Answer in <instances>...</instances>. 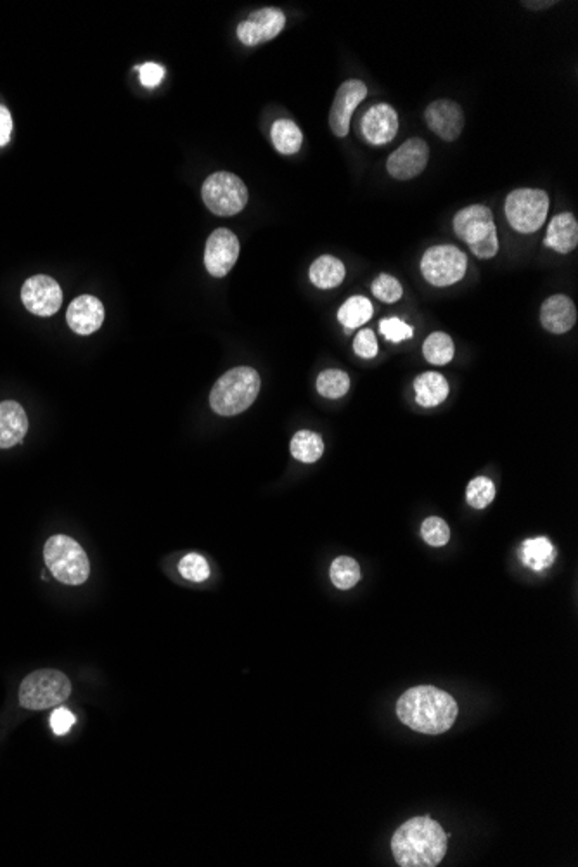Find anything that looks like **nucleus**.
<instances>
[{
    "label": "nucleus",
    "instance_id": "f3484780",
    "mask_svg": "<svg viewBox=\"0 0 578 867\" xmlns=\"http://www.w3.org/2000/svg\"><path fill=\"white\" fill-rule=\"evenodd\" d=\"M66 321L70 324L71 331L82 336L96 333L103 326L104 307L96 296H78L68 307Z\"/></svg>",
    "mask_w": 578,
    "mask_h": 867
},
{
    "label": "nucleus",
    "instance_id": "c756f323",
    "mask_svg": "<svg viewBox=\"0 0 578 867\" xmlns=\"http://www.w3.org/2000/svg\"><path fill=\"white\" fill-rule=\"evenodd\" d=\"M495 485L487 476H478L471 480L466 490V499L471 508L485 509L494 501Z\"/></svg>",
    "mask_w": 578,
    "mask_h": 867
},
{
    "label": "nucleus",
    "instance_id": "0eeeda50",
    "mask_svg": "<svg viewBox=\"0 0 578 867\" xmlns=\"http://www.w3.org/2000/svg\"><path fill=\"white\" fill-rule=\"evenodd\" d=\"M506 219L514 231L521 234H534L539 231L549 212V196L542 189H514L509 193L504 205Z\"/></svg>",
    "mask_w": 578,
    "mask_h": 867
},
{
    "label": "nucleus",
    "instance_id": "f257e3e1",
    "mask_svg": "<svg viewBox=\"0 0 578 867\" xmlns=\"http://www.w3.org/2000/svg\"><path fill=\"white\" fill-rule=\"evenodd\" d=\"M457 701L435 686H416L397 701V715L404 726L421 734H444L454 726Z\"/></svg>",
    "mask_w": 578,
    "mask_h": 867
},
{
    "label": "nucleus",
    "instance_id": "f03ea898",
    "mask_svg": "<svg viewBox=\"0 0 578 867\" xmlns=\"http://www.w3.org/2000/svg\"><path fill=\"white\" fill-rule=\"evenodd\" d=\"M392 852L400 867H435L444 861L447 835L431 817H414L395 831Z\"/></svg>",
    "mask_w": 578,
    "mask_h": 867
},
{
    "label": "nucleus",
    "instance_id": "5701e85b",
    "mask_svg": "<svg viewBox=\"0 0 578 867\" xmlns=\"http://www.w3.org/2000/svg\"><path fill=\"white\" fill-rule=\"evenodd\" d=\"M520 558L523 565L530 570L544 572L549 566H553L554 559H556V547L547 537L527 539L521 544Z\"/></svg>",
    "mask_w": 578,
    "mask_h": 867
},
{
    "label": "nucleus",
    "instance_id": "a211bd4d",
    "mask_svg": "<svg viewBox=\"0 0 578 867\" xmlns=\"http://www.w3.org/2000/svg\"><path fill=\"white\" fill-rule=\"evenodd\" d=\"M540 322L549 333H568L577 322L575 303L565 295L549 296L546 302L542 303Z\"/></svg>",
    "mask_w": 578,
    "mask_h": 867
},
{
    "label": "nucleus",
    "instance_id": "20e7f679",
    "mask_svg": "<svg viewBox=\"0 0 578 867\" xmlns=\"http://www.w3.org/2000/svg\"><path fill=\"white\" fill-rule=\"evenodd\" d=\"M452 224L457 238L469 246V250L476 258L490 260L499 253L497 227H495L494 213L489 206H466L461 212L456 213Z\"/></svg>",
    "mask_w": 578,
    "mask_h": 867
},
{
    "label": "nucleus",
    "instance_id": "ddd939ff",
    "mask_svg": "<svg viewBox=\"0 0 578 867\" xmlns=\"http://www.w3.org/2000/svg\"><path fill=\"white\" fill-rule=\"evenodd\" d=\"M430 161V148L423 139L414 137L405 141L400 148L395 149L388 161L386 170L393 179L411 180L423 174Z\"/></svg>",
    "mask_w": 578,
    "mask_h": 867
},
{
    "label": "nucleus",
    "instance_id": "cd10ccee",
    "mask_svg": "<svg viewBox=\"0 0 578 867\" xmlns=\"http://www.w3.org/2000/svg\"><path fill=\"white\" fill-rule=\"evenodd\" d=\"M329 575H331V582H333L334 587H338L341 591L352 589L359 584L360 578H362L359 563L350 556H340V558L334 559Z\"/></svg>",
    "mask_w": 578,
    "mask_h": 867
},
{
    "label": "nucleus",
    "instance_id": "72a5a7b5",
    "mask_svg": "<svg viewBox=\"0 0 578 867\" xmlns=\"http://www.w3.org/2000/svg\"><path fill=\"white\" fill-rule=\"evenodd\" d=\"M379 331L385 334L386 340H390L392 343L411 340L412 336H414V329L409 324H405L404 321H400L399 317L383 319V321L379 322Z\"/></svg>",
    "mask_w": 578,
    "mask_h": 867
},
{
    "label": "nucleus",
    "instance_id": "2eb2a0df",
    "mask_svg": "<svg viewBox=\"0 0 578 867\" xmlns=\"http://www.w3.org/2000/svg\"><path fill=\"white\" fill-rule=\"evenodd\" d=\"M359 130L371 146H385L399 132V115L390 104H374L362 116Z\"/></svg>",
    "mask_w": 578,
    "mask_h": 867
},
{
    "label": "nucleus",
    "instance_id": "58836bf2",
    "mask_svg": "<svg viewBox=\"0 0 578 867\" xmlns=\"http://www.w3.org/2000/svg\"><path fill=\"white\" fill-rule=\"evenodd\" d=\"M523 6L539 11V9H547V7L554 6V2H523Z\"/></svg>",
    "mask_w": 578,
    "mask_h": 867
},
{
    "label": "nucleus",
    "instance_id": "6e6552de",
    "mask_svg": "<svg viewBox=\"0 0 578 867\" xmlns=\"http://www.w3.org/2000/svg\"><path fill=\"white\" fill-rule=\"evenodd\" d=\"M201 196L206 208L219 217H232L248 205V189L238 175L215 172L205 180Z\"/></svg>",
    "mask_w": 578,
    "mask_h": 867
},
{
    "label": "nucleus",
    "instance_id": "aec40b11",
    "mask_svg": "<svg viewBox=\"0 0 578 867\" xmlns=\"http://www.w3.org/2000/svg\"><path fill=\"white\" fill-rule=\"evenodd\" d=\"M544 245L551 250L568 255L578 245V222L573 213L565 212L556 215L547 227Z\"/></svg>",
    "mask_w": 578,
    "mask_h": 867
},
{
    "label": "nucleus",
    "instance_id": "39448f33",
    "mask_svg": "<svg viewBox=\"0 0 578 867\" xmlns=\"http://www.w3.org/2000/svg\"><path fill=\"white\" fill-rule=\"evenodd\" d=\"M44 559L52 577L61 584L82 585L89 578V558L77 540L68 535H52L45 542Z\"/></svg>",
    "mask_w": 578,
    "mask_h": 867
},
{
    "label": "nucleus",
    "instance_id": "f8f14e48",
    "mask_svg": "<svg viewBox=\"0 0 578 867\" xmlns=\"http://www.w3.org/2000/svg\"><path fill=\"white\" fill-rule=\"evenodd\" d=\"M367 97V87L362 80L352 78L340 85L334 96L333 106L329 111V127L336 137H347L350 132V120L355 108Z\"/></svg>",
    "mask_w": 578,
    "mask_h": 867
},
{
    "label": "nucleus",
    "instance_id": "b1692460",
    "mask_svg": "<svg viewBox=\"0 0 578 867\" xmlns=\"http://www.w3.org/2000/svg\"><path fill=\"white\" fill-rule=\"evenodd\" d=\"M270 137H272L274 148H276V151H279L281 155H296V153L302 149V130L298 129V125H296L295 122L288 120V118L277 120V122L272 125Z\"/></svg>",
    "mask_w": 578,
    "mask_h": 867
},
{
    "label": "nucleus",
    "instance_id": "c9c22d12",
    "mask_svg": "<svg viewBox=\"0 0 578 867\" xmlns=\"http://www.w3.org/2000/svg\"><path fill=\"white\" fill-rule=\"evenodd\" d=\"M135 70H139L141 84L148 89H155L165 78V68L158 63H146V65L137 66Z\"/></svg>",
    "mask_w": 578,
    "mask_h": 867
},
{
    "label": "nucleus",
    "instance_id": "4468645a",
    "mask_svg": "<svg viewBox=\"0 0 578 867\" xmlns=\"http://www.w3.org/2000/svg\"><path fill=\"white\" fill-rule=\"evenodd\" d=\"M239 257V241L229 229H217L206 241L205 267L213 277H225L236 265Z\"/></svg>",
    "mask_w": 578,
    "mask_h": 867
},
{
    "label": "nucleus",
    "instance_id": "a878e982",
    "mask_svg": "<svg viewBox=\"0 0 578 867\" xmlns=\"http://www.w3.org/2000/svg\"><path fill=\"white\" fill-rule=\"evenodd\" d=\"M373 303L366 296H352L338 310V321L347 329L360 328L373 317Z\"/></svg>",
    "mask_w": 578,
    "mask_h": 867
},
{
    "label": "nucleus",
    "instance_id": "423d86ee",
    "mask_svg": "<svg viewBox=\"0 0 578 867\" xmlns=\"http://www.w3.org/2000/svg\"><path fill=\"white\" fill-rule=\"evenodd\" d=\"M71 694L70 679L59 670L44 668L21 682L20 705L26 710H47L61 705Z\"/></svg>",
    "mask_w": 578,
    "mask_h": 867
},
{
    "label": "nucleus",
    "instance_id": "1a4fd4ad",
    "mask_svg": "<svg viewBox=\"0 0 578 867\" xmlns=\"http://www.w3.org/2000/svg\"><path fill=\"white\" fill-rule=\"evenodd\" d=\"M468 257L457 246H431L421 258V274L426 283L445 288L459 283L466 276Z\"/></svg>",
    "mask_w": 578,
    "mask_h": 867
},
{
    "label": "nucleus",
    "instance_id": "9d476101",
    "mask_svg": "<svg viewBox=\"0 0 578 867\" xmlns=\"http://www.w3.org/2000/svg\"><path fill=\"white\" fill-rule=\"evenodd\" d=\"M21 300L28 312L40 317H51L61 309L63 291L52 277L40 274V276L30 277L23 284Z\"/></svg>",
    "mask_w": 578,
    "mask_h": 867
},
{
    "label": "nucleus",
    "instance_id": "7ed1b4c3",
    "mask_svg": "<svg viewBox=\"0 0 578 867\" xmlns=\"http://www.w3.org/2000/svg\"><path fill=\"white\" fill-rule=\"evenodd\" d=\"M258 392L260 374L253 367H236L215 383L210 393V405L220 416H236L257 400Z\"/></svg>",
    "mask_w": 578,
    "mask_h": 867
},
{
    "label": "nucleus",
    "instance_id": "412c9836",
    "mask_svg": "<svg viewBox=\"0 0 578 867\" xmlns=\"http://www.w3.org/2000/svg\"><path fill=\"white\" fill-rule=\"evenodd\" d=\"M416 402L421 407H437L449 397V383L438 373H423L414 381Z\"/></svg>",
    "mask_w": 578,
    "mask_h": 867
},
{
    "label": "nucleus",
    "instance_id": "e433bc0d",
    "mask_svg": "<svg viewBox=\"0 0 578 867\" xmlns=\"http://www.w3.org/2000/svg\"><path fill=\"white\" fill-rule=\"evenodd\" d=\"M73 724H75V715L68 708H58L51 715L52 731L58 734V736H65Z\"/></svg>",
    "mask_w": 578,
    "mask_h": 867
},
{
    "label": "nucleus",
    "instance_id": "f704fd0d",
    "mask_svg": "<svg viewBox=\"0 0 578 867\" xmlns=\"http://www.w3.org/2000/svg\"><path fill=\"white\" fill-rule=\"evenodd\" d=\"M355 354L362 359H374L378 355V340L376 334L371 329H362L355 336L354 340Z\"/></svg>",
    "mask_w": 578,
    "mask_h": 867
},
{
    "label": "nucleus",
    "instance_id": "4c0bfd02",
    "mask_svg": "<svg viewBox=\"0 0 578 867\" xmlns=\"http://www.w3.org/2000/svg\"><path fill=\"white\" fill-rule=\"evenodd\" d=\"M13 135V116L7 108L0 106V148L11 141Z\"/></svg>",
    "mask_w": 578,
    "mask_h": 867
},
{
    "label": "nucleus",
    "instance_id": "c85d7f7f",
    "mask_svg": "<svg viewBox=\"0 0 578 867\" xmlns=\"http://www.w3.org/2000/svg\"><path fill=\"white\" fill-rule=\"evenodd\" d=\"M350 390V378L340 369H326L317 378V392L324 399H341Z\"/></svg>",
    "mask_w": 578,
    "mask_h": 867
},
{
    "label": "nucleus",
    "instance_id": "4be33fe9",
    "mask_svg": "<svg viewBox=\"0 0 578 867\" xmlns=\"http://www.w3.org/2000/svg\"><path fill=\"white\" fill-rule=\"evenodd\" d=\"M309 276L315 288L333 289L343 283V279L347 276V269L340 258L322 255L310 265Z\"/></svg>",
    "mask_w": 578,
    "mask_h": 867
},
{
    "label": "nucleus",
    "instance_id": "dca6fc26",
    "mask_svg": "<svg viewBox=\"0 0 578 867\" xmlns=\"http://www.w3.org/2000/svg\"><path fill=\"white\" fill-rule=\"evenodd\" d=\"M424 118L433 134L442 141H457L464 129L463 108L450 99H438L426 108Z\"/></svg>",
    "mask_w": 578,
    "mask_h": 867
},
{
    "label": "nucleus",
    "instance_id": "393cba45",
    "mask_svg": "<svg viewBox=\"0 0 578 867\" xmlns=\"http://www.w3.org/2000/svg\"><path fill=\"white\" fill-rule=\"evenodd\" d=\"M289 450L291 456L300 463H317L324 454V442L321 435H317L314 431H298L289 444Z\"/></svg>",
    "mask_w": 578,
    "mask_h": 867
},
{
    "label": "nucleus",
    "instance_id": "2f4dec72",
    "mask_svg": "<svg viewBox=\"0 0 578 867\" xmlns=\"http://www.w3.org/2000/svg\"><path fill=\"white\" fill-rule=\"evenodd\" d=\"M421 535L424 542L433 547H442L450 540V528L442 518L431 516L426 518L421 525Z\"/></svg>",
    "mask_w": 578,
    "mask_h": 867
},
{
    "label": "nucleus",
    "instance_id": "9b49d317",
    "mask_svg": "<svg viewBox=\"0 0 578 867\" xmlns=\"http://www.w3.org/2000/svg\"><path fill=\"white\" fill-rule=\"evenodd\" d=\"M286 26V16L277 7H264L251 13L238 26V39L248 47L265 44L276 39Z\"/></svg>",
    "mask_w": 578,
    "mask_h": 867
},
{
    "label": "nucleus",
    "instance_id": "6ab92c4d",
    "mask_svg": "<svg viewBox=\"0 0 578 867\" xmlns=\"http://www.w3.org/2000/svg\"><path fill=\"white\" fill-rule=\"evenodd\" d=\"M28 418L18 402H0V449H11L21 444L28 433Z\"/></svg>",
    "mask_w": 578,
    "mask_h": 867
},
{
    "label": "nucleus",
    "instance_id": "bb28decb",
    "mask_svg": "<svg viewBox=\"0 0 578 867\" xmlns=\"http://www.w3.org/2000/svg\"><path fill=\"white\" fill-rule=\"evenodd\" d=\"M424 359L433 366H445L454 359L456 348L449 334L433 333L426 338L423 345Z\"/></svg>",
    "mask_w": 578,
    "mask_h": 867
},
{
    "label": "nucleus",
    "instance_id": "7c9ffc66",
    "mask_svg": "<svg viewBox=\"0 0 578 867\" xmlns=\"http://www.w3.org/2000/svg\"><path fill=\"white\" fill-rule=\"evenodd\" d=\"M179 572L189 582L200 584L210 577V565L200 554L191 553L180 559Z\"/></svg>",
    "mask_w": 578,
    "mask_h": 867
},
{
    "label": "nucleus",
    "instance_id": "473e14b6",
    "mask_svg": "<svg viewBox=\"0 0 578 867\" xmlns=\"http://www.w3.org/2000/svg\"><path fill=\"white\" fill-rule=\"evenodd\" d=\"M371 289H373V295L383 303L399 302L402 295H404L402 284L395 277L388 276V274H379L374 279Z\"/></svg>",
    "mask_w": 578,
    "mask_h": 867
}]
</instances>
